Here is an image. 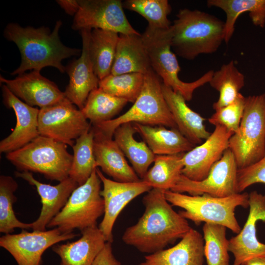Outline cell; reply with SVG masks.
Returning <instances> with one entry per match:
<instances>
[{"instance_id": "836d02e7", "label": "cell", "mask_w": 265, "mask_h": 265, "mask_svg": "<svg viewBox=\"0 0 265 265\" xmlns=\"http://www.w3.org/2000/svg\"><path fill=\"white\" fill-rule=\"evenodd\" d=\"M18 185L11 177L7 175L0 176V232L11 234L16 228L29 230L31 223H24L16 216L13 210L14 203L17 201L14 193Z\"/></svg>"}, {"instance_id": "277c9868", "label": "cell", "mask_w": 265, "mask_h": 265, "mask_svg": "<svg viewBox=\"0 0 265 265\" xmlns=\"http://www.w3.org/2000/svg\"><path fill=\"white\" fill-rule=\"evenodd\" d=\"M167 201L173 206L184 209L179 213L199 225L202 222L224 226L238 234L241 230L235 216V209L239 206L249 207V194L236 193L225 197L208 194L192 196L170 190L164 191Z\"/></svg>"}, {"instance_id": "7a4b0ae2", "label": "cell", "mask_w": 265, "mask_h": 265, "mask_svg": "<svg viewBox=\"0 0 265 265\" xmlns=\"http://www.w3.org/2000/svg\"><path fill=\"white\" fill-rule=\"evenodd\" d=\"M62 22L56 21L53 30L41 26L23 27L16 23H9L4 30L5 38L15 43L21 56L20 66L11 75H21L27 70L40 71L44 67H53L61 73L66 71L62 61L78 55L81 50L64 45L60 41L59 30Z\"/></svg>"}, {"instance_id": "f546056e", "label": "cell", "mask_w": 265, "mask_h": 265, "mask_svg": "<svg viewBox=\"0 0 265 265\" xmlns=\"http://www.w3.org/2000/svg\"><path fill=\"white\" fill-rule=\"evenodd\" d=\"M184 154L156 155L153 166L142 180L152 188L171 190L182 174Z\"/></svg>"}, {"instance_id": "4316f807", "label": "cell", "mask_w": 265, "mask_h": 265, "mask_svg": "<svg viewBox=\"0 0 265 265\" xmlns=\"http://www.w3.org/2000/svg\"><path fill=\"white\" fill-rule=\"evenodd\" d=\"M135 132L132 123H125L115 130L113 136L114 141L142 180L149 167L154 162L156 155L144 141H137L135 139Z\"/></svg>"}, {"instance_id": "ac0fdd59", "label": "cell", "mask_w": 265, "mask_h": 265, "mask_svg": "<svg viewBox=\"0 0 265 265\" xmlns=\"http://www.w3.org/2000/svg\"><path fill=\"white\" fill-rule=\"evenodd\" d=\"M3 103L13 109L16 118L12 132L0 142V153L7 154L25 146L40 135L38 131L39 109L30 106L16 97L5 85H2Z\"/></svg>"}, {"instance_id": "5b68a950", "label": "cell", "mask_w": 265, "mask_h": 265, "mask_svg": "<svg viewBox=\"0 0 265 265\" xmlns=\"http://www.w3.org/2000/svg\"><path fill=\"white\" fill-rule=\"evenodd\" d=\"M159 77L151 68L144 75L141 92L132 107L125 113L93 127L112 137L115 130L125 123H139L151 126L177 128L173 116L163 96Z\"/></svg>"}, {"instance_id": "ba28073f", "label": "cell", "mask_w": 265, "mask_h": 265, "mask_svg": "<svg viewBox=\"0 0 265 265\" xmlns=\"http://www.w3.org/2000/svg\"><path fill=\"white\" fill-rule=\"evenodd\" d=\"M101 184L96 169L85 183L72 192L65 205L47 227L71 233L75 229L81 232L96 226L98 218L104 213V200L100 194Z\"/></svg>"}, {"instance_id": "d4e9b609", "label": "cell", "mask_w": 265, "mask_h": 265, "mask_svg": "<svg viewBox=\"0 0 265 265\" xmlns=\"http://www.w3.org/2000/svg\"><path fill=\"white\" fill-rule=\"evenodd\" d=\"M151 68L141 34H120L110 74L144 75Z\"/></svg>"}, {"instance_id": "484cf974", "label": "cell", "mask_w": 265, "mask_h": 265, "mask_svg": "<svg viewBox=\"0 0 265 265\" xmlns=\"http://www.w3.org/2000/svg\"><path fill=\"white\" fill-rule=\"evenodd\" d=\"M136 132L155 155H171L186 153L196 146L177 128L151 126L132 123Z\"/></svg>"}, {"instance_id": "1f68e13d", "label": "cell", "mask_w": 265, "mask_h": 265, "mask_svg": "<svg viewBox=\"0 0 265 265\" xmlns=\"http://www.w3.org/2000/svg\"><path fill=\"white\" fill-rule=\"evenodd\" d=\"M94 132L90 130L75 140L69 177L79 186L85 183L97 168L94 151Z\"/></svg>"}, {"instance_id": "30bf717a", "label": "cell", "mask_w": 265, "mask_h": 265, "mask_svg": "<svg viewBox=\"0 0 265 265\" xmlns=\"http://www.w3.org/2000/svg\"><path fill=\"white\" fill-rule=\"evenodd\" d=\"M91 128V123L88 122L81 111L66 98L53 105L39 109L40 135L72 147L75 140Z\"/></svg>"}, {"instance_id": "8992f818", "label": "cell", "mask_w": 265, "mask_h": 265, "mask_svg": "<svg viewBox=\"0 0 265 265\" xmlns=\"http://www.w3.org/2000/svg\"><path fill=\"white\" fill-rule=\"evenodd\" d=\"M172 35V26L161 28L149 25L141 34L152 69L162 80L163 84L181 94L186 101H189L197 88L209 82L214 71H209L191 82L181 80L178 76L181 68L171 50Z\"/></svg>"}, {"instance_id": "52a82bcc", "label": "cell", "mask_w": 265, "mask_h": 265, "mask_svg": "<svg viewBox=\"0 0 265 265\" xmlns=\"http://www.w3.org/2000/svg\"><path fill=\"white\" fill-rule=\"evenodd\" d=\"M5 158L18 171L38 173L59 182L69 177L73 160L67 145L42 135L6 154Z\"/></svg>"}, {"instance_id": "2e32d148", "label": "cell", "mask_w": 265, "mask_h": 265, "mask_svg": "<svg viewBox=\"0 0 265 265\" xmlns=\"http://www.w3.org/2000/svg\"><path fill=\"white\" fill-rule=\"evenodd\" d=\"M233 134L222 126H215L204 142L184 153L182 174L193 181L204 179L212 165L229 148V139Z\"/></svg>"}, {"instance_id": "cb8c5ba5", "label": "cell", "mask_w": 265, "mask_h": 265, "mask_svg": "<svg viewBox=\"0 0 265 265\" xmlns=\"http://www.w3.org/2000/svg\"><path fill=\"white\" fill-rule=\"evenodd\" d=\"M161 88L177 128L195 145L202 143L211 134L204 125L206 119L188 106L181 94L163 83Z\"/></svg>"}, {"instance_id": "6da1fadb", "label": "cell", "mask_w": 265, "mask_h": 265, "mask_svg": "<svg viewBox=\"0 0 265 265\" xmlns=\"http://www.w3.org/2000/svg\"><path fill=\"white\" fill-rule=\"evenodd\" d=\"M163 190L152 188L143 197L145 211L135 224L122 236L126 244L152 254L181 239L191 228L186 218L172 208Z\"/></svg>"}, {"instance_id": "ffe728a7", "label": "cell", "mask_w": 265, "mask_h": 265, "mask_svg": "<svg viewBox=\"0 0 265 265\" xmlns=\"http://www.w3.org/2000/svg\"><path fill=\"white\" fill-rule=\"evenodd\" d=\"M20 178L35 186L40 197L42 208L36 220L31 223L32 230L45 231L50 221L60 212L65 205L72 192L79 185L69 177L55 186L42 183L33 176L30 172L14 173Z\"/></svg>"}, {"instance_id": "83f0119b", "label": "cell", "mask_w": 265, "mask_h": 265, "mask_svg": "<svg viewBox=\"0 0 265 265\" xmlns=\"http://www.w3.org/2000/svg\"><path fill=\"white\" fill-rule=\"evenodd\" d=\"M207 4L208 7L222 9L226 14L224 41L226 44L234 34L237 19L244 12L249 13L255 26L261 28L265 26V0H209Z\"/></svg>"}, {"instance_id": "e575fe53", "label": "cell", "mask_w": 265, "mask_h": 265, "mask_svg": "<svg viewBox=\"0 0 265 265\" xmlns=\"http://www.w3.org/2000/svg\"><path fill=\"white\" fill-rule=\"evenodd\" d=\"M227 228L224 226L205 223L203 227L204 254L208 265H229V240Z\"/></svg>"}, {"instance_id": "f1b7e54d", "label": "cell", "mask_w": 265, "mask_h": 265, "mask_svg": "<svg viewBox=\"0 0 265 265\" xmlns=\"http://www.w3.org/2000/svg\"><path fill=\"white\" fill-rule=\"evenodd\" d=\"M119 36L116 32L98 28L91 31L89 55L95 73L100 80L111 74Z\"/></svg>"}, {"instance_id": "4fadbf2b", "label": "cell", "mask_w": 265, "mask_h": 265, "mask_svg": "<svg viewBox=\"0 0 265 265\" xmlns=\"http://www.w3.org/2000/svg\"><path fill=\"white\" fill-rule=\"evenodd\" d=\"M77 236L73 232L63 233L56 228L32 232L23 229L18 234L1 236L0 246L11 255L18 265H41L42 255L47 249Z\"/></svg>"}, {"instance_id": "9a60e30c", "label": "cell", "mask_w": 265, "mask_h": 265, "mask_svg": "<svg viewBox=\"0 0 265 265\" xmlns=\"http://www.w3.org/2000/svg\"><path fill=\"white\" fill-rule=\"evenodd\" d=\"M249 212L240 232L229 240V251L234 255L233 265H243L255 257L265 256V244L257 237L256 225L265 222V195L253 191L249 194Z\"/></svg>"}, {"instance_id": "f35d334b", "label": "cell", "mask_w": 265, "mask_h": 265, "mask_svg": "<svg viewBox=\"0 0 265 265\" xmlns=\"http://www.w3.org/2000/svg\"><path fill=\"white\" fill-rule=\"evenodd\" d=\"M258 183L265 184V154L256 163L238 169L236 193H242L249 186Z\"/></svg>"}, {"instance_id": "3957f363", "label": "cell", "mask_w": 265, "mask_h": 265, "mask_svg": "<svg viewBox=\"0 0 265 265\" xmlns=\"http://www.w3.org/2000/svg\"><path fill=\"white\" fill-rule=\"evenodd\" d=\"M172 25L171 48L184 59L215 52L224 41V22L198 10L180 9Z\"/></svg>"}, {"instance_id": "e0dca14e", "label": "cell", "mask_w": 265, "mask_h": 265, "mask_svg": "<svg viewBox=\"0 0 265 265\" xmlns=\"http://www.w3.org/2000/svg\"><path fill=\"white\" fill-rule=\"evenodd\" d=\"M0 81L19 99L33 107H47L66 98L64 92L54 82L41 75L40 71L25 73L13 80L0 76Z\"/></svg>"}, {"instance_id": "d6a6232c", "label": "cell", "mask_w": 265, "mask_h": 265, "mask_svg": "<svg viewBox=\"0 0 265 265\" xmlns=\"http://www.w3.org/2000/svg\"><path fill=\"white\" fill-rule=\"evenodd\" d=\"M128 102L98 87L90 93L84 107L80 110L93 125L112 119Z\"/></svg>"}, {"instance_id": "60d3db41", "label": "cell", "mask_w": 265, "mask_h": 265, "mask_svg": "<svg viewBox=\"0 0 265 265\" xmlns=\"http://www.w3.org/2000/svg\"><path fill=\"white\" fill-rule=\"evenodd\" d=\"M58 5L69 15H75L79 9L78 0H58Z\"/></svg>"}, {"instance_id": "603a6c76", "label": "cell", "mask_w": 265, "mask_h": 265, "mask_svg": "<svg viewBox=\"0 0 265 265\" xmlns=\"http://www.w3.org/2000/svg\"><path fill=\"white\" fill-rule=\"evenodd\" d=\"M81 234L76 241L52 247L60 258L59 265H92L106 242L97 225L85 229Z\"/></svg>"}, {"instance_id": "8d00e7d4", "label": "cell", "mask_w": 265, "mask_h": 265, "mask_svg": "<svg viewBox=\"0 0 265 265\" xmlns=\"http://www.w3.org/2000/svg\"><path fill=\"white\" fill-rule=\"evenodd\" d=\"M123 6L141 15L149 26L161 28L172 26L168 19L172 7L167 0H126L123 2Z\"/></svg>"}, {"instance_id": "44dd1931", "label": "cell", "mask_w": 265, "mask_h": 265, "mask_svg": "<svg viewBox=\"0 0 265 265\" xmlns=\"http://www.w3.org/2000/svg\"><path fill=\"white\" fill-rule=\"evenodd\" d=\"M92 128L94 132V151L96 167H100L102 171L115 181L131 183L141 181L112 137Z\"/></svg>"}, {"instance_id": "4dcf8cb0", "label": "cell", "mask_w": 265, "mask_h": 265, "mask_svg": "<svg viewBox=\"0 0 265 265\" xmlns=\"http://www.w3.org/2000/svg\"><path fill=\"white\" fill-rule=\"evenodd\" d=\"M217 90L219 96L212 107L215 110L234 102L244 85V76L237 69L233 60L222 65L220 69L213 72L209 82Z\"/></svg>"}, {"instance_id": "5bb4252c", "label": "cell", "mask_w": 265, "mask_h": 265, "mask_svg": "<svg viewBox=\"0 0 265 265\" xmlns=\"http://www.w3.org/2000/svg\"><path fill=\"white\" fill-rule=\"evenodd\" d=\"M96 172L103 184L100 194L104 202V217L98 227L106 242L112 243L114 224L122 211L135 198L152 188L142 180L137 182H120L107 178L99 168H96Z\"/></svg>"}, {"instance_id": "8fae6325", "label": "cell", "mask_w": 265, "mask_h": 265, "mask_svg": "<svg viewBox=\"0 0 265 265\" xmlns=\"http://www.w3.org/2000/svg\"><path fill=\"white\" fill-rule=\"evenodd\" d=\"M238 167L229 148L211 168L208 176L201 181H193L181 174L170 190L196 196L208 194L225 197L237 193L236 186Z\"/></svg>"}, {"instance_id": "7c38bea8", "label": "cell", "mask_w": 265, "mask_h": 265, "mask_svg": "<svg viewBox=\"0 0 265 265\" xmlns=\"http://www.w3.org/2000/svg\"><path fill=\"white\" fill-rule=\"evenodd\" d=\"M74 30L101 29L122 34H139L128 20L120 0H78Z\"/></svg>"}, {"instance_id": "ab89813d", "label": "cell", "mask_w": 265, "mask_h": 265, "mask_svg": "<svg viewBox=\"0 0 265 265\" xmlns=\"http://www.w3.org/2000/svg\"><path fill=\"white\" fill-rule=\"evenodd\" d=\"M92 265H121L113 254L111 242L106 243Z\"/></svg>"}, {"instance_id": "d6986e66", "label": "cell", "mask_w": 265, "mask_h": 265, "mask_svg": "<svg viewBox=\"0 0 265 265\" xmlns=\"http://www.w3.org/2000/svg\"><path fill=\"white\" fill-rule=\"evenodd\" d=\"M92 29L80 30L82 48L80 57L66 67L69 81L64 92L66 98L80 110L84 107L90 93L99 87L100 80L95 73L90 59L89 44Z\"/></svg>"}, {"instance_id": "d590c367", "label": "cell", "mask_w": 265, "mask_h": 265, "mask_svg": "<svg viewBox=\"0 0 265 265\" xmlns=\"http://www.w3.org/2000/svg\"><path fill=\"white\" fill-rule=\"evenodd\" d=\"M144 82V75L138 73L110 74L99 81V87L117 98L134 103L139 95Z\"/></svg>"}, {"instance_id": "b9f144b4", "label": "cell", "mask_w": 265, "mask_h": 265, "mask_svg": "<svg viewBox=\"0 0 265 265\" xmlns=\"http://www.w3.org/2000/svg\"><path fill=\"white\" fill-rule=\"evenodd\" d=\"M243 265H265V256H261L251 259Z\"/></svg>"}, {"instance_id": "74e56055", "label": "cell", "mask_w": 265, "mask_h": 265, "mask_svg": "<svg viewBox=\"0 0 265 265\" xmlns=\"http://www.w3.org/2000/svg\"><path fill=\"white\" fill-rule=\"evenodd\" d=\"M245 98L239 93L232 103L215 110L208 119L209 123L214 126H222L233 133L236 132L243 114Z\"/></svg>"}, {"instance_id": "7402d4cb", "label": "cell", "mask_w": 265, "mask_h": 265, "mask_svg": "<svg viewBox=\"0 0 265 265\" xmlns=\"http://www.w3.org/2000/svg\"><path fill=\"white\" fill-rule=\"evenodd\" d=\"M204 241L203 236L191 228L175 245L145 256L138 265H203Z\"/></svg>"}, {"instance_id": "9c48e42d", "label": "cell", "mask_w": 265, "mask_h": 265, "mask_svg": "<svg viewBox=\"0 0 265 265\" xmlns=\"http://www.w3.org/2000/svg\"><path fill=\"white\" fill-rule=\"evenodd\" d=\"M229 148L238 169L259 161L265 154V94L245 98L238 131L230 137Z\"/></svg>"}]
</instances>
